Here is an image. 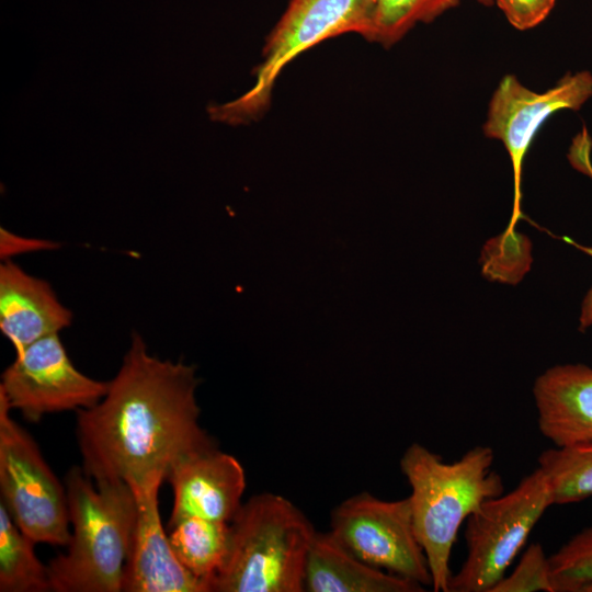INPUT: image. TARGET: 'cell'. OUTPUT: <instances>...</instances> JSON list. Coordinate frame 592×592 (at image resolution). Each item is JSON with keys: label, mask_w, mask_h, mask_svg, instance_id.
Here are the masks:
<instances>
[{"label": "cell", "mask_w": 592, "mask_h": 592, "mask_svg": "<svg viewBox=\"0 0 592 592\" xmlns=\"http://www.w3.org/2000/svg\"><path fill=\"white\" fill-rule=\"evenodd\" d=\"M195 367L160 360L136 333L102 399L77 411L81 468L94 482L166 476L181 460L217 447L200 423Z\"/></svg>", "instance_id": "1"}, {"label": "cell", "mask_w": 592, "mask_h": 592, "mask_svg": "<svg viewBox=\"0 0 592 592\" xmlns=\"http://www.w3.org/2000/svg\"><path fill=\"white\" fill-rule=\"evenodd\" d=\"M489 446H475L445 463L419 443L407 447L400 469L411 488L408 497L414 531L428 559L432 589L448 592L449 558L458 531L481 504L503 493L501 476L491 469Z\"/></svg>", "instance_id": "2"}, {"label": "cell", "mask_w": 592, "mask_h": 592, "mask_svg": "<svg viewBox=\"0 0 592 592\" xmlns=\"http://www.w3.org/2000/svg\"><path fill=\"white\" fill-rule=\"evenodd\" d=\"M71 539L47 565L54 592H122L137 519L126 481L94 482L81 466L65 476Z\"/></svg>", "instance_id": "3"}, {"label": "cell", "mask_w": 592, "mask_h": 592, "mask_svg": "<svg viewBox=\"0 0 592 592\" xmlns=\"http://www.w3.org/2000/svg\"><path fill=\"white\" fill-rule=\"evenodd\" d=\"M316 533L305 513L285 497L253 496L230 522L229 550L209 592L305 591V567Z\"/></svg>", "instance_id": "4"}, {"label": "cell", "mask_w": 592, "mask_h": 592, "mask_svg": "<svg viewBox=\"0 0 592 592\" xmlns=\"http://www.w3.org/2000/svg\"><path fill=\"white\" fill-rule=\"evenodd\" d=\"M553 504L551 485L539 467L508 493L485 501L466 520L467 556L448 592H490Z\"/></svg>", "instance_id": "5"}, {"label": "cell", "mask_w": 592, "mask_h": 592, "mask_svg": "<svg viewBox=\"0 0 592 592\" xmlns=\"http://www.w3.org/2000/svg\"><path fill=\"white\" fill-rule=\"evenodd\" d=\"M369 0H289L266 38L252 88L236 101L209 110L213 119L243 124L267 109L282 70L301 53L345 33L365 36Z\"/></svg>", "instance_id": "6"}, {"label": "cell", "mask_w": 592, "mask_h": 592, "mask_svg": "<svg viewBox=\"0 0 592 592\" xmlns=\"http://www.w3.org/2000/svg\"><path fill=\"white\" fill-rule=\"evenodd\" d=\"M10 411L0 396V502L35 544L67 547L71 532L65 483Z\"/></svg>", "instance_id": "7"}, {"label": "cell", "mask_w": 592, "mask_h": 592, "mask_svg": "<svg viewBox=\"0 0 592 592\" xmlns=\"http://www.w3.org/2000/svg\"><path fill=\"white\" fill-rule=\"evenodd\" d=\"M329 532L365 563L423 587L432 585L409 498L387 501L360 492L331 511Z\"/></svg>", "instance_id": "8"}, {"label": "cell", "mask_w": 592, "mask_h": 592, "mask_svg": "<svg viewBox=\"0 0 592 592\" xmlns=\"http://www.w3.org/2000/svg\"><path fill=\"white\" fill-rule=\"evenodd\" d=\"M591 96L592 75L585 70L567 73L544 92L526 88L513 75L500 80L490 99L482 132L503 144L512 164L513 208L506 235H512L521 216L522 168L537 132L553 114L578 111Z\"/></svg>", "instance_id": "9"}, {"label": "cell", "mask_w": 592, "mask_h": 592, "mask_svg": "<svg viewBox=\"0 0 592 592\" xmlns=\"http://www.w3.org/2000/svg\"><path fill=\"white\" fill-rule=\"evenodd\" d=\"M109 383L93 379L72 364L58 333L46 335L23 352L1 376L0 396L30 422L45 414L79 411L99 402Z\"/></svg>", "instance_id": "10"}, {"label": "cell", "mask_w": 592, "mask_h": 592, "mask_svg": "<svg viewBox=\"0 0 592 592\" xmlns=\"http://www.w3.org/2000/svg\"><path fill=\"white\" fill-rule=\"evenodd\" d=\"M161 473L132 480L137 506L133 543L124 569L122 592H207L177 558L159 514Z\"/></svg>", "instance_id": "11"}, {"label": "cell", "mask_w": 592, "mask_h": 592, "mask_svg": "<svg viewBox=\"0 0 592 592\" xmlns=\"http://www.w3.org/2000/svg\"><path fill=\"white\" fill-rule=\"evenodd\" d=\"M166 480L173 492L168 525L185 517L230 523L243 503V466L218 447L181 460Z\"/></svg>", "instance_id": "12"}, {"label": "cell", "mask_w": 592, "mask_h": 592, "mask_svg": "<svg viewBox=\"0 0 592 592\" xmlns=\"http://www.w3.org/2000/svg\"><path fill=\"white\" fill-rule=\"evenodd\" d=\"M540 433L555 447L592 444V367L548 368L533 386Z\"/></svg>", "instance_id": "13"}, {"label": "cell", "mask_w": 592, "mask_h": 592, "mask_svg": "<svg viewBox=\"0 0 592 592\" xmlns=\"http://www.w3.org/2000/svg\"><path fill=\"white\" fill-rule=\"evenodd\" d=\"M71 311L50 285L4 260L0 265V330L15 355L35 341L68 327Z\"/></svg>", "instance_id": "14"}, {"label": "cell", "mask_w": 592, "mask_h": 592, "mask_svg": "<svg viewBox=\"0 0 592 592\" xmlns=\"http://www.w3.org/2000/svg\"><path fill=\"white\" fill-rule=\"evenodd\" d=\"M308 592H421L418 582L365 563L330 532H317L309 548L304 577Z\"/></svg>", "instance_id": "15"}, {"label": "cell", "mask_w": 592, "mask_h": 592, "mask_svg": "<svg viewBox=\"0 0 592 592\" xmlns=\"http://www.w3.org/2000/svg\"><path fill=\"white\" fill-rule=\"evenodd\" d=\"M169 526L168 536L177 558L209 592V583L229 550L230 523L185 517Z\"/></svg>", "instance_id": "16"}, {"label": "cell", "mask_w": 592, "mask_h": 592, "mask_svg": "<svg viewBox=\"0 0 592 592\" xmlns=\"http://www.w3.org/2000/svg\"><path fill=\"white\" fill-rule=\"evenodd\" d=\"M35 543L12 521L0 502V591H52L47 565L34 551Z\"/></svg>", "instance_id": "17"}, {"label": "cell", "mask_w": 592, "mask_h": 592, "mask_svg": "<svg viewBox=\"0 0 592 592\" xmlns=\"http://www.w3.org/2000/svg\"><path fill=\"white\" fill-rule=\"evenodd\" d=\"M460 0H369V24L365 39L390 47L415 25L431 23Z\"/></svg>", "instance_id": "18"}, {"label": "cell", "mask_w": 592, "mask_h": 592, "mask_svg": "<svg viewBox=\"0 0 592 592\" xmlns=\"http://www.w3.org/2000/svg\"><path fill=\"white\" fill-rule=\"evenodd\" d=\"M538 467L549 479L555 504L592 497V444L554 446L538 456Z\"/></svg>", "instance_id": "19"}, {"label": "cell", "mask_w": 592, "mask_h": 592, "mask_svg": "<svg viewBox=\"0 0 592 592\" xmlns=\"http://www.w3.org/2000/svg\"><path fill=\"white\" fill-rule=\"evenodd\" d=\"M556 592L589 591L592 587V526L566 542L549 557Z\"/></svg>", "instance_id": "20"}, {"label": "cell", "mask_w": 592, "mask_h": 592, "mask_svg": "<svg viewBox=\"0 0 592 592\" xmlns=\"http://www.w3.org/2000/svg\"><path fill=\"white\" fill-rule=\"evenodd\" d=\"M556 592L549 557L539 543L530 545L515 569L503 577L490 592Z\"/></svg>", "instance_id": "21"}, {"label": "cell", "mask_w": 592, "mask_h": 592, "mask_svg": "<svg viewBox=\"0 0 592 592\" xmlns=\"http://www.w3.org/2000/svg\"><path fill=\"white\" fill-rule=\"evenodd\" d=\"M508 22L519 31H527L544 22L556 0H493Z\"/></svg>", "instance_id": "22"}, {"label": "cell", "mask_w": 592, "mask_h": 592, "mask_svg": "<svg viewBox=\"0 0 592 592\" xmlns=\"http://www.w3.org/2000/svg\"><path fill=\"white\" fill-rule=\"evenodd\" d=\"M1 258L8 259L9 255L24 253L29 251L45 250L55 248L54 242L41 239H29L13 235L4 229H1Z\"/></svg>", "instance_id": "23"}, {"label": "cell", "mask_w": 592, "mask_h": 592, "mask_svg": "<svg viewBox=\"0 0 592 592\" xmlns=\"http://www.w3.org/2000/svg\"><path fill=\"white\" fill-rule=\"evenodd\" d=\"M590 174L592 175V171ZM579 321L581 331L592 326V287L589 289L583 299Z\"/></svg>", "instance_id": "24"}, {"label": "cell", "mask_w": 592, "mask_h": 592, "mask_svg": "<svg viewBox=\"0 0 592 592\" xmlns=\"http://www.w3.org/2000/svg\"><path fill=\"white\" fill-rule=\"evenodd\" d=\"M475 1L478 2L479 4H482V5H486V7H489V5L493 4V0H475Z\"/></svg>", "instance_id": "25"}]
</instances>
